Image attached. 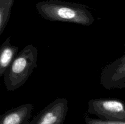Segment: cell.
<instances>
[{
    "label": "cell",
    "instance_id": "cell-1",
    "mask_svg": "<svg viewBox=\"0 0 125 124\" xmlns=\"http://www.w3.org/2000/svg\"><path fill=\"white\" fill-rule=\"evenodd\" d=\"M38 49L32 44L24 47L13 60L4 75L7 91H14L23 86L37 66Z\"/></svg>",
    "mask_w": 125,
    "mask_h": 124
},
{
    "label": "cell",
    "instance_id": "cell-2",
    "mask_svg": "<svg viewBox=\"0 0 125 124\" xmlns=\"http://www.w3.org/2000/svg\"><path fill=\"white\" fill-rule=\"evenodd\" d=\"M42 17L50 21L74 23L85 26L92 25L95 18L87 10L64 4H43L39 7Z\"/></svg>",
    "mask_w": 125,
    "mask_h": 124
},
{
    "label": "cell",
    "instance_id": "cell-3",
    "mask_svg": "<svg viewBox=\"0 0 125 124\" xmlns=\"http://www.w3.org/2000/svg\"><path fill=\"white\" fill-rule=\"evenodd\" d=\"M87 113L108 121H125V103L117 98H94L88 102Z\"/></svg>",
    "mask_w": 125,
    "mask_h": 124
},
{
    "label": "cell",
    "instance_id": "cell-4",
    "mask_svg": "<svg viewBox=\"0 0 125 124\" xmlns=\"http://www.w3.org/2000/svg\"><path fill=\"white\" fill-rule=\"evenodd\" d=\"M68 111V100L58 98L35 115L29 124H63Z\"/></svg>",
    "mask_w": 125,
    "mask_h": 124
},
{
    "label": "cell",
    "instance_id": "cell-5",
    "mask_svg": "<svg viewBox=\"0 0 125 124\" xmlns=\"http://www.w3.org/2000/svg\"><path fill=\"white\" fill-rule=\"evenodd\" d=\"M100 83L106 89L125 88V51L122 57L103 68Z\"/></svg>",
    "mask_w": 125,
    "mask_h": 124
},
{
    "label": "cell",
    "instance_id": "cell-6",
    "mask_svg": "<svg viewBox=\"0 0 125 124\" xmlns=\"http://www.w3.org/2000/svg\"><path fill=\"white\" fill-rule=\"evenodd\" d=\"M34 109L32 103H25L0 115V124H29Z\"/></svg>",
    "mask_w": 125,
    "mask_h": 124
},
{
    "label": "cell",
    "instance_id": "cell-7",
    "mask_svg": "<svg viewBox=\"0 0 125 124\" xmlns=\"http://www.w3.org/2000/svg\"><path fill=\"white\" fill-rule=\"evenodd\" d=\"M10 38L7 37L0 47V77L4 75L18 53L19 47L11 44Z\"/></svg>",
    "mask_w": 125,
    "mask_h": 124
},
{
    "label": "cell",
    "instance_id": "cell-8",
    "mask_svg": "<svg viewBox=\"0 0 125 124\" xmlns=\"http://www.w3.org/2000/svg\"><path fill=\"white\" fill-rule=\"evenodd\" d=\"M85 124H125V121H108L100 119L92 118L88 115H84Z\"/></svg>",
    "mask_w": 125,
    "mask_h": 124
}]
</instances>
